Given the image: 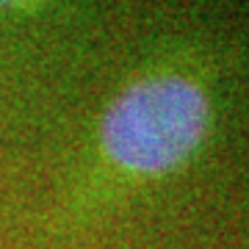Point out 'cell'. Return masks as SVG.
<instances>
[{
	"label": "cell",
	"instance_id": "7a4b0ae2",
	"mask_svg": "<svg viewBox=\"0 0 249 249\" xmlns=\"http://www.w3.org/2000/svg\"><path fill=\"white\" fill-rule=\"evenodd\" d=\"M11 3H19V0H0V9H3V6H11Z\"/></svg>",
	"mask_w": 249,
	"mask_h": 249
},
{
	"label": "cell",
	"instance_id": "6da1fadb",
	"mask_svg": "<svg viewBox=\"0 0 249 249\" xmlns=\"http://www.w3.org/2000/svg\"><path fill=\"white\" fill-rule=\"evenodd\" d=\"M211 127V103L186 75H147L108 106L100 122L103 150L133 175H166L199 150Z\"/></svg>",
	"mask_w": 249,
	"mask_h": 249
}]
</instances>
